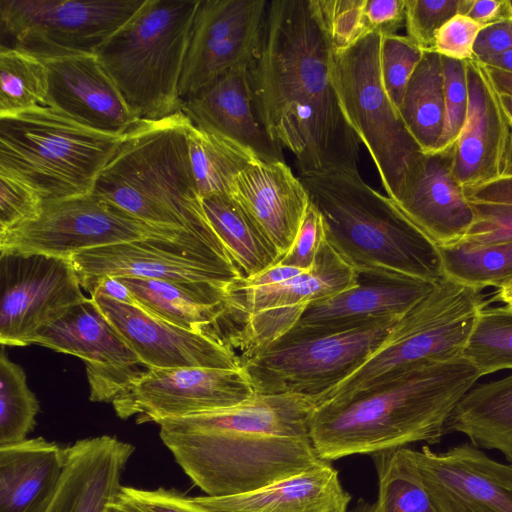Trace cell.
Segmentation results:
<instances>
[{
  "label": "cell",
  "instance_id": "cell-40",
  "mask_svg": "<svg viewBox=\"0 0 512 512\" xmlns=\"http://www.w3.org/2000/svg\"><path fill=\"white\" fill-rule=\"evenodd\" d=\"M366 0H311L333 53L347 50L369 33L364 14Z\"/></svg>",
  "mask_w": 512,
  "mask_h": 512
},
{
  "label": "cell",
  "instance_id": "cell-43",
  "mask_svg": "<svg viewBox=\"0 0 512 512\" xmlns=\"http://www.w3.org/2000/svg\"><path fill=\"white\" fill-rule=\"evenodd\" d=\"M106 512H219L175 488L122 486Z\"/></svg>",
  "mask_w": 512,
  "mask_h": 512
},
{
  "label": "cell",
  "instance_id": "cell-19",
  "mask_svg": "<svg viewBox=\"0 0 512 512\" xmlns=\"http://www.w3.org/2000/svg\"><path fill=\"white\" fill-rule=\"evenodd\" d=\"M90 297L148 368H241L235 350L208 336L167 322L138 305L105 295Z\"/></svg>",
  "mask_w": 512,
  "mask_h": 512
},
{
  "label": "cell",
  "instance_id": "cell-16",
  "mask_svg": "<svg viewBox=\"0 0 512 512\" xmlns=\"http://www.w3.org/2000/svg\"><path fill=\"white\" fill-rule=\"evenodd\" d=\"M268 2L200 0L179 84L186 100L260 52Z\"/></svg>",
  "mask_w": 512,
  "mask_h": 512
},
{
  "label": "cell",
  "instance_id": "cell-33",
  "mask_svg": "<svg viewBox=\"0 0 512 512\" xmlns=\"http://www.w3.org/2000/svg\"><path fill=\"white\" fill-rule=\"evenodd\" d=\"M408 132L425 153L437 150L444 126V77L441 56L424 51L406 86L398 110Z\"/></svg>",
  "mask_w": 512,
  "mask_h": 512
},
{
  "label": "cell",
  "instance_id": "cell-42",
  "mask_svg": "<svg viewBox=\"0 0 512 512\" xmlns=\"http://www.w3.org/2000/svg\"><path fill=\"white\" fill-rule=\"evenodd\" d=\"M473 0H405L407 36L423 51H433L437 31L457 14L467 15Z\"/></svg>",
  "mask_w": 512,
  "mask_h": 512
},
{
  "label": "cell",
  "instance_id": "cell-27",
  "mask_svg": "<svg viewBox=\"0 0 512 512\" xmlns=\"http://www.w3.org/2000/svg\"><path fill=\"white\" fill-rule=\"evenodd\" d=\"M283 256L309 205V194L285 161L256 160L235 179L231 194Z\"/></svg>",
  "mask_w": 512,
  "mask_h": 512
},
{
  "label": "cell",
  "instance_id": "cell-18",
  "mask_svg": "<svg viewBox=\"0 0 512 512\" xmlns=\"http://www.w3.org/2000/svg\"><path fill=\"white\" fill-rule=\"evenodd\" d=\"M412 457L440 512H512V464L472 443L444 452L425 445Z\"/></svg>",
  "mask_w": 512,
  "mask_h": 512
},
{
  "label": "cell",
  "instance_id": "cell-11",
  "mask_svg": "<svg viewBox=\"0 0 512 512\" xmlns=\"http://www.w3.org/2000/svg\"><path fill=\"white\" fill-rule=\"evenodd\" d=\"M145 0H0L1 45L40 59L96 54Z\"/></svg>",
  "mask_w": 512,
  "mask_h": 512
},
{
  "label": "cell",
  "instance_id": "cell-5",
  "mask_svg": "<svg viewBox=\"0 0 512 512\" xmlns=\"http://www.w3.org/2000/svg\"><path fill=\"white\" fill-rule=\"evenodd\" d=\"M190 125L182 111L138 120L124 133L92 193L148 224L222 243L204 213L193 177L187 146Z\"/></svg>",
  "mask_w": 512,
  "mask_h": 512
},
{
  "label": "cell",
  "instance_id": "cell-35",
  "mask_svg": "<svg viewBox=\"0 0 512 512\" xmlns=\"http://www.w3.org/2000/svg\"><path fill=\"white\" fill-rule=\"evenodd\" d=\"M190 165L201 198L231 194L236 177L259 160L250 150L192 123L187 131Z\"/></svg>",
  "mask_w": 512,
  "mask_h": 512
},
{
  "label": "cell",
  "instance_id": "cell-26",
  "mask_svg": "<svg viewBox=\"0 0 512 512\" xmlns=\"http://www.w3.org/2000/svg\"><path fill=\"white\" fill-rule=\"evenodd\" d=\"M135 446L111 435L64 447V467L45 512H106L119 494L122 474Z\"/></svg>",
  "mask_w": 512,
  "mask_h": 512
},
{
  "label": "cell",
  "instance_id": "cell-1",
  "mask_svg": "<svg viewBox=\"0 0 512 512\" xmlns=\"http://www.w3.org/2000/svg\"><path fill=\"white\" fill-rule=\"evenodd\" d=\"M333 51L311 0L268 2L250 67L255 107L270 137L300 174L359 172V139L344 117L332 76Z\"/></svg>",
  "mask_w": 512,
  "mask_h": 512
},
{
  "label": "cell",
  "instance_id": "cell-9",
  "mask_svg": "<svg viewBox=\"0 0 512 512\" xmlns=\"http://www.w3.org/2000/svg\"><path fill=\"white\" fill-rule=\"evenodd\" d=\"M382 35L371 33L333 53L332 76L348 124L367 148L387 196L397 201L424 156L383 86Z\"/></svg>",
  "mask_w": 512,
  "mask_h": 512
},
{
  "label": "cell",
  "instance_id": "cell-23",
  "mask_svg": "<svg viewBox=\"0 0 512 512\" xmlns=\"http://www.w3.org/2000/svg\"><path fill=\"white\" fill-rule=\"evenodd\" d=\"M454 145L424 154L395 205L438 247L461 242L474 219L453 173Z\"/></svg>",
  "mask_w": 512,
  "mask_h": 512
},
{
  "label": "cell",
  "instance_id": "cell-45",
  "mask_svg": "<svg viewBox=\"0 0 512 512\" xmlns=\"http://www.w3.org/2000/svg\"><path fill=\"white\" fill-rule=\"evenodd\" d=\"M43 202L35 189L0 169V234L36 220Z\"/></svg>",
  "mask_w": 512,
  "mask_h": 512
},
{
  "label": "cell",
  "instance_id": "cell-2",
  "mask_svg": "<svg viewBox=\"0 0 512 512\" xmlns=\"http://www.w3.org/2000/svg\"><path fill=\"white\" fill-rule=\"evenodd\" d=\"M314 397L257 394L235 406L158 422L159 436L206 496L250 492L322 459L310 438Z\"/></svg>",
  "mask_w": 512,
  "mask_h": 512
},
{
  "label": "cell",
  "instance_id": "cell-28",
  "mask_svg": "<svg viewBox=\"0 0 512 512\" xmlns=\"http://www.w3.org/2000/svg\"><path fill=\"white\" fill-rule=\"evenodd\" d=\"M219 512H347L351 501L327 461L262 488L224 497L195 496Z\"/></svg>",
  "mask_w": 512,
  "mask_h": 512
},
{
  "label": "cell",
  "instance_id": "cell-58",
  "mask_svg": "<svg viewBox=\"0 0 512 512\" xmlns=\"http://www.w3.org/2000/svg\"><path fill=\"white\" fill-rule=\"evenodd\" d=\"M500 99L503 110L512 130V96L500 94Z\"/></svg>",
  "mask_w": 512,
  "mask_h": 512
},
{
  "label": "cell",
  "instance_id": "cell-37",
  "mask_svg": "<svg viewBox=\"0 0 512 512\" xmlns=\"http://www.w3.org/2000/svg\"><path fill=\"white\" fill-rule=\"evenodd\" d=\"M0 116L47 106L48 71L35 55L0 46Z\"/></svg>",
  "mask_w": 512,
  "mask_h": 512
},
{
  "label": "cell",
  "instance_id": "cell-51",
  "mask_svg": "<svg viewBox=\"0 0 512 512\" xmlns=\"http://www.w3.org/2000/svg\"><path fill=\"white\" fill-rule=\"evenodd\" d=\"M464 192L469 201L512 204V174L464 188Z\"/></svg>",
  "mask_w": 512,
  "mask_h": 512
},
{
  "label": "cell",
  "instance_id": "cell-21",
  "mask_svg": "<svg viewBox=\"0 0 512 512\" xmlns=\"http://www.w3.org/2000/svg\"><path fill=\"white\" fill-rule=\"evenodd\" d=\"M118 279L149 314L235 349L243 323L232 304L230 284Z\"/></svg>",
  "mask_w": 512,
  "mask_h": 512
},
{
  "label": "cell",
  "instance_id": "cell-6",
  "mask_svg": "<svg viewBox=\"0 0 512 512\" xmlns=\"http://www.w3.org/2000/svg\"><path fill=\"white\" fill-rule=\"evenodd\" d=\"M200 0H145L96 55L138 119L181 111L179 84Z\"/></svg>",
  "mask_w": 512,
  "mask_h": 512
},
{
  "label": "cell",
  "instance_id": "cell-31",
  "mask_svg": "<svg viewBox=\"0 0 512 512\" xmlns=\"http://www.w3.org/2000/svg\"><path fill=\"white\" fill-rule=\"evenodd\" d=\"M465 435L477 447L496 450L512 464V374L475 384L459 401L446 433Z\"/></svg>",
  "mask_w": 512,
  "mask_h": 512
},
{
  "label": "cell",
  "instance_id": "cell-59",
  "mask_svg": "<svg viewBox=\"0 0 512 512\" xmlns=\"http://www.w3.org/2000/svg\"><path fill=\"white\" fill-rule=\"evenodd\" d=\"M506 11L509 20H512V0H506Z\"/></svg>",
  "mask_w": 512,
  "mask_h": 512
},
{
  "label": "cell",
  "instance_id": "cell-54",
  "mask_svg": "<svg viewBox=\"0 0 512 512\" xmlns=\"http://www.w3.org/2000/svg\"><path fill=\"white\" fill-rule=\"evenodd\" d=\"M88 292L90 296L95 294L105 295L125 304L137 305L129 289L115 277H105L98 280L91 286Z\"/></svg>",
  "mask_w": 512,
  "mask_h": 512
},
{
  "label": "cell",
  "instance_id": "cell-4",
  "mask_svg": "<svg viewBox=\"0 0 512 512\" xmlns=\"http://www.w3.org/2000/svg\"><path fill=\"white\" fill-rule=\"evenodd\" d=\"M299 178L322 215L327 243L359 276L433 283L445 277L438 246L359 172Z\"/></svg>",
  "mask_w": 512,
  "mask_h": 512
},
{
  "label": "cell",
  "instance_id": "cell-49",
  "mask_svg": "<svg viewBox=\"0 0 512 512\" xmlns=\"http://www.w3.org/2000/svg\"><path fill=\"white\" fill-rule=\"evenodd\" d=\"M364 14L369 33L396 34L405 23V0H366Z\"/></svg>",
  "mask_w": 512,
  "mask_h": 512
},
{
  "label": "cell",
  "instance_id": "cell-36",
  "mask_svg": "<svg viewBox=\"0 0 512 512\" xmlns=\"http://www.w3.org/2000/svg\"><path fill=\"white\" fill-rule=\"evenodd\" d=\"M444 276L465 285L501 289L512 282V243L438 247Z\"/></svg>",
  "mask_w": 512,
  "mask_h": 512
},
{
  "label": "cell",
  "instance_id": "cell-39",
  "mask_svg": "<svg viewBox=\"0 0 512 512\" xmlns=\"http://www.w3.org/2000/svg\"><path fill=\"white\" fill-rule=\"evenodd\" d=\"M39 401L21 366L0 353V446L27 439L36 426Z\"/></svg>",
  "mask_w": 512,
  "mask_h": 512
},
{
  "label": "cell",
  "instance_id": "cell-24",
  "mask_svg": "<svg viewBox=\"0 0 512 512\" xmlns=\"http://www.w3.org/2000/svg\"><path fill=\"white\" fill-rule=\"evenodd\" d=\"M369 279L309 304L282 338L339 333L386 319H400L437 283Z\"/></svg>",
  "mask_w": 512,
  "mask_h": 512
},
{
  "label": "cell",
  "instance_id": "cell-56",
  "mask_svg": "<svg viewBox=\"0 0 512 512\" xmlns=\"http://www.w3.org/2000/svg\"><path fill=\"white\" fill-rule=\"evenodd\" d=\"M478 62L486 66H491L512 73V50L488 57Z\"/></svg>",
  "mask_w": 512,
  "mask_h": 512
},
{
  "label": "cell",
  "instance_id": "cell-57",
  "mask_svg": "<svg viewBox=\"0 0 512 512\" xmlns=\"http://www.w3.org/2000/svg\"><path fill=\"white\" fill-rule=\"evenodd\" d=\"M493 300L503 302L505 305L512 307V282L509 285L498 289Z\"/></svg>",
  "mask_w": 512,
  "mask_h": 512
},
{
  "label": "cell",
  "instance_id": "cell-15",
  "mask_svg": "<svg viewBox=\"0 0 512 512\" xmlns=\"http://www.w3.org/2000/svg\"><path fill=\"white\" fill-rule=\"evenodd\" d=\"M255 394L243 368H149L111 402L137 423L186 417L240 404Z\"/></svg>",
  "mask_w": 512,
  "mask_h": 512
},
{
  "label": "cell",
  "instance_id": "cell-7",
  "mask_svg": "<svg viewBox=\"0 0 512 512\" xmlns=\"http://www.w3.org/2000/svg\"><path fill=\"white\" fill-rule=\"evenodd\" d=\"M124 134H109L50 106L0 116V169L44 201L91 194Z\"/></svg>",
  "mask_w": 512,
  "mask_h": 512
},
{
  "label": "cell",
  "instance_id": "cell-46",
  "mask_svg": "<svg viewBox=\"0 0 512 512\" xmlns=\"http://www.w3.org/2000/svg\"><path fill=\"white\" fill-rule=\"evenodd\" d=\"M470 203L474 219L461 242L473 245L512 243V204Z\"/></svg>",
  "mask_w": 512,
  "mask_h": 512
},
{
  "label": "cell",
  "instance_id": "cell-12",
  "mask_svg": "<svg viewBox=\"0 0 512 512\" xmlns=\"http://www.w3.org/2000/svg\"><path fill=\"white\" fill-rule=\"evenodd\" d=\"M187 233L192 232L148 224L91 193L44 201L36 220L0 234V251L70 259L88 249L148 238L178 239Z\"/></svg>",
  "mask_w": 512,
  "mask_h": 512
},
{
  "label": "cell",
  "instance_id": "cell-55",
  "mask_svg": "<svg viewBox=\"0 0 512 512\" xmlns=\"http://www.w3.org/2000/svg\"><path fill=\"white\" fill-rule=\"evenodd\" d=\"M487 73L500 94L512 96V73L484 65Z\"/></svg>",
  "mask_w": 512,
  "mask_h": 512
},
{
  "label": "cell",
  "instance_id": "cell-25",
  "mask_svg": "<svg viewBox=\"0 0 512 512\" xmlns=\"http://www.w3.org/2000/svg\"><path fill=\"white\" fill-rule=\"evenodd\" d=\"M181 111L194 126L241 145L261 161H284L282 147L257 113L249 66L232 68L183 100Z\"/></svg>",
  "mask_w": 512,
  "mask_h": 512
},
{
  "label": "cell",
  "instance_id": "cell-38",
  "mask_svg": "<svg viewBox=\"0 0 512 512\" xmlns=\"http://www.w3.org/2000/svg\"><path fill=\"white\" fill-rule=\"evenodd\" d=\"M463 358L483 377L512 370V307L484 306L475 321Z\"/></svg>",
  "mask_w": 512,
  "mask_h": 512
},
{
  "label": "cell",
  "instance_id": "cell-53",
  "mask_svg": "<svg viewBox=\"0 0 512 512\" xmlns=\"http://www.w3.org/2000/svg\"><path fill=\"white\" fill-rule=\"evenodd\" d=\"M467 16L484 26L508 19L506 0H473Z\"/></svg>",
  "mask_w": 512,
  "mask_h": 512
},
{
  "label": "cell",
  "instance_id": "cell-17",
  "mask_svg": "<svg viewBox=\"0 0 512 512\" xmlns=\"http://www.w3.org/2000/svg\"><path fill=\"white\" fill-rule=\"evenodd\" d=\"M30 344L81 358L93 402H112L149 369L91 297L39 330Z\"/></svg>",
  "mask_w": 512,
  "mask_h": 512
},
{
  "label": "cell",
  "instance_id": "cell-3",
  "mask_svg": "<svg viewBox=\"0 0 512 512\" xmlns=\"http://www.w3.org/2000/svg\"><path fill=\"white\" fill-rule=\"evenodd\" d=\"M481 378L465 358L427 365L347 398L317 405L310 438L320 459L439 443L463 396Z\"/></svg>",
  "mask_w": 512,
  "mask_h": 512
},
{
  "label": "cell",
  "instance_id": "cell-50",
  "mask_svg": "<svg viewBox=\"0 0 512 512\" xmlns=\"http://www.w3.org/2000/svg\"><path fill=\"white\" fill-rule=\"evenodd\" d=\"M512 50V20L505 19L485 26L474 45V59L481 61Z\"/></svg>",
  "mask_w": 512,
  "mask_h": 512
},
{
  "label": "cell",
  "instance_id": "cell-10",
  "mask_svg": "<svg viewBox=\"0 0 512 512\" xmlns=\"http://www.w3.org/2000/svg\"><path fill=\"white\" fill-rule=\"evenodd\" d=\"M399 319L332 334L281 338L242 364L257 394L318 397L360 368Z\"/></svg>",
  "mask_w": 512,
  "mask_h": 512
},
{
  "label": "cell",
  "instance_id": "cell-41",
  "mask_svg": "<svg viewBox=\"0 0 512 512\" xmlns=\"http://www.w3.org/2000/svg\"><path fill=\"white\" fill-rule=\"evenodd\" d=\"M424 51L407 35L382 36L380 71L383 86L397 111L413 72Z\"/></svg>",
  "mask_w": 512,
  "mask_h": 512
},
{
  "label": "cell",
  "instance_id": "cell-14",
  "mask_svg": "<svg viewBox=\"0 0 512 512\" xmlns=\"http://www.w3.org/2000/svg\"><path fill=\"white\" fill-rule=\"evenodd\" d=\"M68 258L0 251V342L27 346L42 328L86 300Z\"/></svg>",
  "mask_w": 512,
  "mask_h": 512
},
{
  "label": "cell",
  "instance_id": "cell-13",
  "mask_svg": "<svg viewBox=\"0 0 512 512\" xmlns=\"http://www.w3.org/2000/svg\"><path fill=\"white\" fill-rule=\"evenodd\" d=\"M82 289L105 277L230 284L244 278L222 243L195 233L84 250L70 258Z\"/></svg>",
  "mask_w": 512,
  "mask_h": 512
},
{
  "label": "cell",
  "instance_id": "cell-32",
  "mask_svg": "<svg viewBox=\"0 0 512 512\" xmlns=\"http://www.w3.org/2000/svg\"><path fill=\"white\" fill-rule=\"evenodd\" d=\"M204 213L244 278L276 265L282 259L276 246L260 226L229 194L201 198Z\"/></svg>",
  "mask_w": 512,
  "mask_h": 512
},
{
  "label": "cell",
  "instance_id": "cell-47",
  "mask_svg": "<svg viewBox=\"0 0 512 512\" xmlns=\"http://www.w3.org/2000/svg\"><path fill=\"white\" fill-rule=\"evenodd\" d=\"M326 241L325 226L321 213L310 201L298 233L280 264L309 270Z\"/></svg>",
  "mask_w": 512,
  "mask_h": 512
},
{
  "label": "cell",
  "instance_id": "cell-8",
  "mask_svg": "<svg viewBox=\"0 0 512 512\" xmlns=\"http://www.w3.org/2000/svg\"><path fill=\"white\" fill-rule=\"evenodd\" d=\"M486 305L482 290L443 277L394 324L360 368L316 397L317 405L372 389L427 365L462 358L476 318Z\"/></svg>",
  "mask_w": 512,
  "mask_h": 512
},
{
  "label": "cell",
  "instance_id": "cell-52",
  "mask_svg": "<svg viewBox=\"0 0 512 512\" xmlns=\"http://www.w3.org/2000/svg\"><path fill=\"white\" fill-rule=\"evenodd\" d=\"M305 271L307 270L277 263L256 276L239 278L236 282L238 285L245 288L268 287L287 281Z\"/></svg>",
  "mask_w": 512,
  "mask_h": 512
},
{
  "label": "cell",
  "instance_id": "cell-22",
  "mask_svg": "<svg viewBox=\"0 0 512 512\" xmlns=\"http://www.w3.org/2000/svg\"><path fill=\"white\" fill-rule=\"evenodd\" d=\"M48 71L47 106L109 134L138 120L96 54L41 59Z\"/></svg>",
  "mask_w": 512,
  "mask_h": 512
},
{
  "label": "cell",
  "instance_id": "cell-34",
  "mask_svg": "<svg viewBox=\"0 0 512 512\" xmlns=\"http://www.w3.org/2000/svg\"><path fill=\"white\" fill-rule=\"evenodd\" d=\"M377 478V498L359 504L357 512H440L412 457L403 447L371 455Z\"/></svg>",
  "mask_w": 512,
  "mask_h": 512
},
{
  "label": "cell",
  "instance_id": "cell-48",
  "mask_svg": "<svg viewBox=\"0 0 512 512\" xmlns=\"http://www.w3.org/2000/svg\"><path fill=\"white\" fill-rule=\"evenodd\" d=\"M484 27L467 15L457 14L437 31L433 51L454 60L474 59V45Z\"/></svg>",
  "mask_w": 512,
  "mask_h": 512
},
{
  "label": "cell",
  "instance_id": "cell-20",
  "mask_svg": "<svg viewBox=\"0 0 512 512\" xmlns=\"http://www.w3.org/2000/svg\"><path fill=\"white\" fill-rule=\"evenodd\" d=\"M465 65L468 107L454 144L453 173L468 188L504 175L511 127L485 66L475 59Z\"/></svg>",
  "mask_w": 512,
  "mask_h": 512
},
{
  "label": "cell",
  "instance_id": "cell-30",
  "mask_svg": "<svg viewBox=\"0 0 512 512\" xmlns=\"http://www.w3.org/2000/svg\"><path fill=\"white\" fill-rule=\"evenodd\" d=\"M359 277L325 241L311 269L280 284L261 288L242 287L236 279L230 283L229 292L232 304L245 324L249 315L262 310L309 305L326 299L356 285Z\"/></svg>",
  "mask_w": 512,
  "mask_h": 512
},
{
  "label": "cell",
  "instance_id": "cell-29",
  "mask_svg": "<svg viewBox=\"0 0 512 512\" xmlns=\"http://www.w3.org/2000/svg\"><path fill=\"white\" fill-rule=\"evenodd\" d=\"M64 461V448L43 437L1 445L0 512H45Z\"/></svg>",
  "mask_w": 512,
  "mask_h": 512
},
{
  "label": "cell",
  "instance_id": "cell-44",
  "mask_svg": "<svg viewBox=\"0 0 512 512\" xmlns=\"http://www.w3.org/2000/svg\"><path fill=\"white\" fill-rule=\"evenodd\" d=\"M444 77V126L438 148L453 146L464 124L468 107L465 61L441 56ZM435 151V152H436Z\"/></svg>",
  "mask_w": 512,
  "mask_h": 512
}]
</instances>
